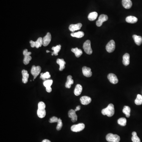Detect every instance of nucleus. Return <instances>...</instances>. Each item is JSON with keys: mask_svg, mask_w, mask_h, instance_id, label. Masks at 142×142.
<instances>
[{"mask_svg": "<svg viewBox=\"0 0 142 142\" xmlns=\"http://www.w3.org/2000/svg\"><path fill=\"white\" fill-rule=\"evenodd\" d=\"M102 113L104 115L111 117L114 114V106L113 104H109L106 108L102 109Z\"/></svg>", "mask_w": 142, "mask_h": 142, "instance_id": "1", "label": "nucleus"}, {"mask_svg": "<svg viewBox=\"0 0 142 142\" xmlns=\"http://www.w3.org/2000/svg\"><path fill=\"white\" fill-rule=\"evenodd\" d=\"M46 106L45 103L40 102L38 104V109L37 110V115L39 118H42L46 115V111L45 110Z\"/></svg>", "mask_w": 142, "mask_h": 142, "instance_id": "2", "label": "nucleus"}, {"mask_svg": "<svg viewBox=\"0 0 142 142\" xmlns=\"http://www.w3.org/2000/svg\"><path fill=\"white\" fill-rule=\"evenodd\" d=\"M106 139L109 142H119L120 141V137L117 135H114L112 133H109L107 135Z\"/></svg>", "mask_w": 142, "mask_h": 142, "instance_id": "3", "label": "nucleus"}, {"mask_svg": "<svg viewBox=\"0 0 142 142\" xmlns=\"http://www.w3.org/2000/svg\"><path fill=\"white\" fill-rule=\"evenodd\" d=\"M83 48L84 51L88 55H91L92 53V50L91 48V42L90 40L86 41L83 44Z\"/></svg>", "mask_w": 142, "mask_h": 142, "instance_id": "4", "label": "nucleus"}, {"mask_svg": "<svg viewBox=\"0 0 142 142\" xmlns=\"http://www.w3.org/2000/svg\"><path fill=\"white\" fill-rule=\"evenodd\" d=\"M41 71V68L40 66H32L31 70V73L34 76L33 80H34L39 75V74Z\"/></svg>", "mask_w": 142, "mask_h": 142, "instance_id": "5", "label": "nucleus"}, {"mask_svg": "<svg viewBox=\"0 0 142 142\" xmlns=\"http://www.w3.org/2000/svg\"><path fill=\"white\" fill-rule=\"evenodd\" d=\"M85 128V125L83 123H79L76 125H73L71 128L72 131L75 132H78L83 130Z\"/></svg>", "mask_w": 142, "mask_h": 142, "instance_id": "6", "label": "nucleus"}, {"mask_svg": "<svg viewBox=\"0 0 142 142\" xmlns=\"http://www.w3.org/2000/svg\"><path fill=\"white\" fill-rule=\"evenodd\" d=\"M115 49V43L113 40H111L106 46V49L108 53L113 52Z\"/></svg>", "mask_w": 142, "mask_h": 142, "instance_id": "7", "label": "nucleus"}, {"mask_svg": "<svg viewBox=\"0 0 142 142\" xmlns=\"http://www.w3.org/2000/svg\"><path fill=\"white\" fill-rule=\"evenodd\" d=\"M108 19L107 15L105 14H102L99 16L98 20L96 22V24L97 27H101L104 22L107 21Z\"/></svg>", "mask_w": 142, "mask_h": 142, "instance_id": "8", "label": "nucleus"}, {"mask_svg": "<svg viewBox=\"0 0 142 142\" xmlns=\"http://www.w3.org/2000/svg\"><path fill=\"white\" fill-rule=\"evenodd\" d=\"M53 80H47L43 83L44 85L46 88L47 92L49 93L51 92L52 91L51 86L53 84Z\"/></svg>", "mask_w": 142, "mask_h": 142, "instance_id": "9", "label": "nucleus"}, {"mask_svg": "<svg viewBox=\"0 0 142 142\" xmlns=\"http://www.w3.org/2000/svg\"><path fill=\"white\" fill-rule=\"evenodd\" d=\"M51 39V34L49 32H48L46 36L43 38V46H47L49 44Z\"/></svg>", "mask_w": 142, "mask_h": 142, "instance_id": "10", "label": "nucleus"}, {"mask_svg": "<svg viewBox=\"0 0 142 142\" xmlns=\"http://www.w3.org/2000/svg\"><path fill=\"white\" fill-rule=\"evenodd\" d=\"M68 116L71 118L72 121L75 123L77 120V116L76 114V111L73 109H71L68 112Z\"/></svg>", "mask_w": 142, "mask_h": 142, "instance_id": "11", "label": "nucleus"}, {"mask_svg": "<svg viewBox=\"0 0 142 142\" xmlns=\"http://www.w3.org/2000/svg\"><path fill=\"white\" fill-rule=\"evenodd\" d=\"M107 78L109 82L112 84H117L118 82L117 76L113 73H109L107 76Z\"/></svg>", "mask_w": 142, "mask_h": 142, "instance_id": "12", "label": "nucleus"}, {"mask_svg": "<svg viewBox=\"0 0 142 142\" xmlns=\"http://www.w3.org/2000/svg\"><path fill=\"white\" fill-rule=\"evenodd\" d=\"M91 68L86 66H84L82 68V72L83 75L87 77H89L92 75Z\"/></svg>", "mask_w": 142, "mask_h": 142, "instance_id": "13", "label": "nucleus"}, {"mask_svg": "<svg viewBox=\"0 0 142 142\" xmlns=\"http://www.w3.org/2000/svg\"><path fill=\"white\" fill-rule=\"evenodd\" d=\"M82 27V23H78L76 24L70 25L69 26V29L70 31L73 32L76 30L80 29Z\"/></svg>", "mask_w": 142, "mask_h": 142, "instance_id": "14", "label": "nucleus"}, {"mask_svg": "<svg viewBox=\"0 0 142 142\" xmlns=\"http://www.w3.org/2000/svg\"><path fill=\"white\" fill-rule=\"evenodd\" d=\"M92 99L89 97L87 96H83L80 97V101L82 104L84 105H87L91 102Z\"/></svg>", "mask_w": 142, "mask_h": 142, "instance_id": "15", "label": "nucleus"}, {"mask_svg": "<svg viewBox=\"0 0 142 142\" xmlns=\"http://www.w3.org/2000/svg\"><path fill=\"white\" fill-rule=\"evenodd\" d=\"M22 74L23 75L22 82L23 83L26 84L28 82L29 77V74L27 71L23 70L22 71Z\"/></svg>", "mask_w": 142, "mask_h": 142, "instance_id": "16", "label": "nucleus"}, {"mask_svg": "<svg viewBox=\"0 0 142 142\" xmlns=\"http://www.w3.org/2000/svg\"><path fill=\"white\" fill-rule=\"evenodd\" d=\"M123 64L124 65L127 66L130 64V55L128 53H125L123 56Z\"/></svg>", "mask_w": 142, "mask_h": 142, "instance_id": "17", "label": "nucleus"}, {"mask_svg": "<svg viewBox=\"0 0 142 142\" xmlns=\"http://www.w3.org/2000/svg\"><path fill=\"white\" fill-rule=\"evenodd\" d=\"M123 6L126 9H130L132 6V3L131 0H122Z\"/></svg>", "mask_w": 142, "mask_h": 142, "instance_id": "18", "label": "nucleus"}, {"mask_svg": "<svg viewBox=\"0 0 142 142\" xmlns=\"http://www.w3.org/2000/svg\"><path fill=\"white\" fill-rule=\"evenodd\" d=\"M72 77L71 75H68L67 77V81L65 84V87L68 89H70L72 85L74 83V81L72 79Z\"/></svg>", "mask_w": 142, "mask_h": 142, "instance_id": "19", "label": "nucleus"}, {"mask_svg": "<svg viewBox=\"0 0 142 142\" xmlns=\"http://www.w3.org/2000/svg\"><path fill=\"white\" fill-rule=\"evenodd\" d=\"M56 63L60 66L59 70L62 71L65 68V65L66 63L65 62L64 59L58 58L56 60Z\"/></svg>", "mask_w": 142, "mask_h": 142, "instance_id": "20", "label": "nucleus"}, {"mask_svg": "<svg viewBox=\"0 0 142 142\" xmlns=\"http://www.w3.org/2000/svg\"><path fill=\"white\" fill-rule=\"evenodd\" d=\"M83 87L82 85L79 84H78L75 87V89L74 90V93L75 96H79L82 93V91Z\"/></svg>", "mask_w": 142, "mask_h": 142, "instance_id": "21", "label": "nucleus"}, {"mask_svg": "<svg viewBox=\"0 0 142 142\" xmlns=\"http://www.w3.org/2000/svg\"><path fill=\"white\" fill-rule=\"evenodd\" d=\"M133 39H134L135 43L138 46H140L141 44H142V37L134 34V35L133 36Z\"/></svg>", "mask_w": 142, "mask_h": 142, "instance_id": "22", "label": "nucleus"}, {"mask_svg": "<svg viewBox=\"0 0 142 142\" xmlns=\"http://www.w3.org/2000/svg\"><path fill=\"white\" fill-rule=\"evenodd\" d=\"M126 22L128 23H135L137 22L138 19L135 16H129L126 17Z\"/></svg>", "mask_w": 142, "mask_h": 142, "instance_id": "23", "label": "nucleus"}, {"mask_svg": "<svg viewBox=\"0 0 142 142\" xmlns=\"http://www.w3.org/2000/svg\"><path fill=\"white\" fill-rule=\"evenodd\" d=\"M72 52L74 53L75 56L77 58H79L80 56L82 55L83 51L80 49H79L77 47H76L75 48H72L71 49Z\"/></svg>", "mask_w": 142, "mask_h": 142, "instance_id": "24", "label": "nucleus"}, {"mask_svg": "<svg viewBox=\"0 0 142 142\" xmlns=\"http://www.w3.org/2000/svg\"><path fill=\"white\" fill-rule=\"evenodd\" d=\"M61 46L60 45H58L55 47H52V49L53 50V52L51 53V55L52 56L54 55L57 56L58 55V52L60 50Z\"/></svg>", "mask_w": 142, "mask_h": 142, "instance_id": "25", "label": "nucleus"}, {"mask_svg": "<svg viewBox=\"0 0 142 142\" xmlns=\"http://www.w3.org/2000/svg\"><path fill=\"white\" fill-rule=\"evenodd\" d=\"M97 15H98V14L96 12H92L89 14L88 18L90 21H93L96 19Z\"/></svg>", "mask_w": 142, "mask_h": 142, "instance_id": "26", "label": "nucleus"}, {"mask_svg": "<svg viewBox=\"0 0 142 142\" xmlns=\"http://www.w3.org/2000/svg\"><path fill=\"white\" fill-rule=\"evenodd\" d=\"M123 113L126 114V116L128 118H129L130 116L131 109L129 106H125L124 107L123 109Z\"/></svg>", "mask_w": 142, "mask_h": 142, "instance_id": "27", "label": "nucleus"}, {"mask_svg": "<svg viewBox=\"0 0 142 142\" xmlns=\"http://www.w3.org/2000/svg\"><path fill=\"white\" fill-rule=\"evenodd\" d=\"M84 33L83 31H79L77 32H72L71 34V36L77 38H82L84 36Z\"/></svg>", "mask_w": 142, "mask_h": 142, "instance_id": "28", "label": "nucleus"}, {"mask_svg": "<svg viewBox=\"0 0 142 142\" xmlns=\"http://www.w3.org/2000/svg\"><path fill=\"white\" fill-rule=\"evenodd\" d=\"M132 137L131 138V140L133 142H140V139L137 135V133L134 131L132 133Z\"/></svg>", "mask_w": 142, "mask_h": 142, "instance_id": "29", "label": "nucleus"}, {"mask_svg": "<svg viewBox=\"0 0 142 142\" xmlns=\"http://www.w3.org/2000/svg\"><path fill=\"white\" fill-rule=\"evenodd\" d=\"M43 45V38L42 37H39L36 41L35 42V47L36 48H38L39 47H41Z\"/></svg>", "mask_w": 142, "mask_h": 142, "instance_id": "30", "label": "nucleus"}, {"mask_svg": "<svg viewBox=\"0 0 142 142\" xmlns=\"http://www.w3.org/2000/svg\"><path fill=\"white\" fill-rule=\"evenodd\" d=\"M51 77V75L49 72H46L45 73H41L40 74V78L44 80H46L47 79Z\"/></svg>", "mask_w": 142, "mask_h": 142, "instance_id": "31", "label": "nucleus"}, {"mask_svg": "<svg viewBox=\"0 0 142 142\" xmlns=\"http://www.w3.org/2000/svg\"><path fill=\"white\" fill-rule=\"evenodd\" d=\"M135 103L137 105H141L142 104V96L141 95L138 94L137 98L135 100Z\"/></svg>", "mask_w": 142, "mask_h": 142, "instance_id": "32", "label": "nucleus"}, {"mask_svg": "<svg viewBox=\"0 0 142 142\" xmlns=\"http://www.w3.org/2000/svg\"><path fill=\"white\" fill-rule=\"evenodd\" d=\"M127 120L125 118H121L118 120V124L121 126H126Z\"/></svg>", "mask_w": 142, "mask_h": 142, "instance_id": "33", "label": "nucleus"}, {"mask_svg": "<svg viewBox=\"0 0 142 142\" xmlns=\"http://www.w3.org/2000/svg\"><path fill=\"white\" fill-rule=\"evenodd\" d=\"M32 57L30 55L24 56L23 63L25 65H28Z\"/></svg>", "mask_w": 142, "mask_h": 142, "instance_id": "34", "label": "nucleus"}, {"mask_svg": "<svg viewBox=\"0 0 142 142\" xmlns=\"http://www.w3.org/2000/svg\"><path fill=\"white\" fill-rule=\"evenodd\" d=\"M57 125L56 129L57 130L59 131L63 127V123L60 118H58V121L57 122Z\"/></svg>", "mask_w": 142, "mask_h": 142, "instance_id": "35", "label": "nucleus"}, {"mask_svg": "<svg viewBox=\"0 0 142 142\" xmlns=\"http://www.w3.org/2000/svg\"><path fill=\"white\" fill-rule=\"evenodd\" d=\"M58 118H57L55 116H53L52 118H50V120H49V123H57L58 121Z\"/></svg>", "mask_w": 142, "mask_h": 142, "instance_id": "36", "label": "nucleus"}, {"mask_svg": "<svg viewBox=\"0 0 142 142\" xmlns=\"http://www.w3.org/2000/svg\"><path fill=\"white\" fill-rule=\"evenodd\" d=\"M23 54L24 56L30 55L31 54V52H29L27 49H25L23 51Z\"/></svg>", "mask_w": 142, "mask_h": 142, "instance_id": "37", "label": "nucleus"}, {"mask_svg": "<svg viewBox=\"0 0 142 142\" xmlns=\"http://www.w3.org/2000/svg\"><path fill=\"white\" fill-rule=\"evenodd\" d=\"M30 44L31 47L32 48L35 47V42L33 41L32 40H31L30 42Z\"/></svg>", "mask_w": 142, "mask_h": 142, "instance_id": "38", "label": "nucleus"}, {"mask_svg": "<svg viewBox=\"0 0 142 142\" xmlns=\"http://www.w3.org/2000/svg\"><path fill=\"white\" fill-rule=\"evenodd\" d=\"M80 106H77V107H76V109H75V111H79V110H80Z\"/></svg>", "mask_w": 142, "mask_h": 142, "instance_id": "39", "label": "nucleus"}, {"mask_svg": "<svg viewBox=\"0 0 142 142\" xmlns=\"http://www.w3.org/2000/svg\"><path fill=\"white\" fill-rule=\"evenodd\" d=\"M42 142H51L50 140L47 139H44L42 141Z\"/></svg>", "mask_w": 142, "mask_h": 142, "instance_id": "40", "label": "nucleus"}, {"mask_svg": "<svg viewBox=\"0 0 142 142\" xmlns=\"http://www.w3.org/2000/svg\"><path fill=\"white\" fill-rule=\"evenodd\" d=\"M46 52L47 53H49V52H50V51H48V50H47L46 51Z\"/></svg>", "mask_w": 142, "mask_h": 142, "instance_id": "41", "label": "nucleus"}]
</instances>
